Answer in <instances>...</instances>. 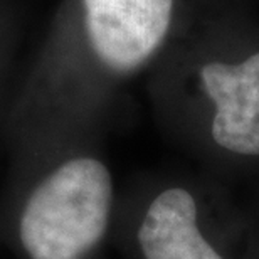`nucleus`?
Here are the masks:
<instances>
[{
  "label": "nucleus",
  "mask_w": 259,
  "mask_h": 259,
  "mask_svg": "<svg viewBox=\"0 0 259 259\" xmlns=\"http://www.w3.org/2000/svg\"><path fill=\"white\" fill-rule=\"evenodd\" d=\"M86 29L96 56L116 72L152 58L172 20L174 0H84Z\"/></svg>",
  "instance_id": "2"
},
{
  "label": "nucleus",
  "mask_w": 259,
  "mask_h": 259,
  "mask_svg": "<svg viewBox=\"0 0 259 259\" xmlns=\"http://www.w3.org/2000/svg\"><path fill=\"white\" fill-rule=\"evenodd\" d=\"M113 185L95 158H74L30 194L20 215V241L30 259H81L106 232Z\"/></svg>",
  "instance_id": "1"
},
{
  "label": "nucleus",
  "mask_w": 259,
  "mask_h": 259,
  "mask_svg": "<svg viewBox=\"0 0 259 259\" xmlns=\"http://www.w3.org/2000/svg\"><path fill=\"white\" fill-rule=\"evenodd\" d=\"M200 81L215 105V143L239 155H259V53L241 64L207 63Z\"/></svg>",
  "instance_id": "3"
},
{
  "label": "nucleus",
  "mask_w": 259,
  "mask_h": 259,
  "mask_svg": "<svg viewBox=\"0 0 259 259\" xmlns=\"http://www.w3.org/2000/svg\"><path fill=\"white\" fill-rule=\"evenodd\" d=\"M147 259H222L197 227V205L184 189H168L150 204L138 231Z\"/></svg>",
  "instance_id": "4"
}]
</instances>
